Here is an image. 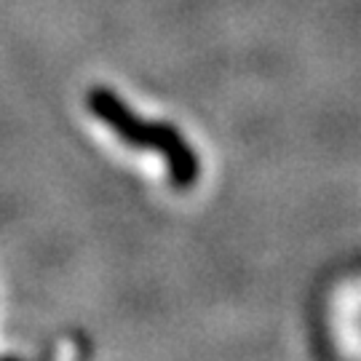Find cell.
<instances>
[{"label": "cell", "mask_w": 361, "mask_h": 361, "mask_svg": "<svg viewBox=\"0 0 361 361\" xmlns=\"http://www.w3.org/2000/svg\"><path fill=\"white\" fill-rule=\"evenodd\" d=\"M89 107L116 131L123 142L145 147V150H158L164 155L174 185L188 188V185L195 182V177H198V158L180 137V131H174L169 123H147L142 118H137L116 94H110L104 89L91 91Z\"/></svg>", "instance_id": "1"}]
</instances>
